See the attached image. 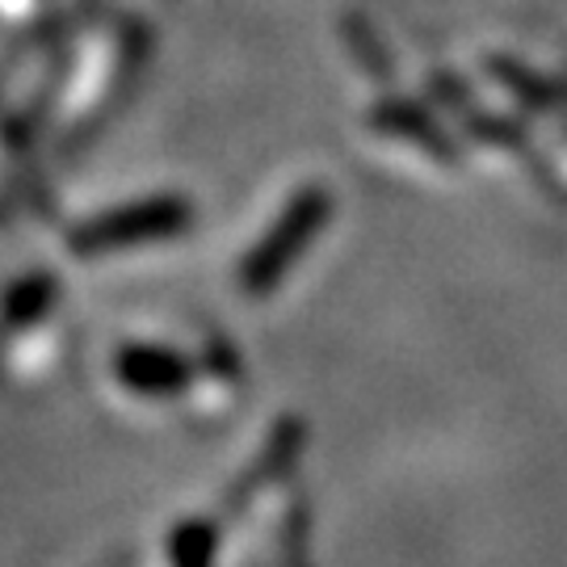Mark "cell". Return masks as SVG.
I'll use <instances>...</instances> for the list:
<instances>
[{"instance_id": "cell-1", "label": "cell", "mask_w": 567, "mask_h": 567, "mask_svg": "<svg viewBox=\"0 0 567 567\" xmlns=\"http://www.w3.org/2000/svg\"><path fill=\"white\" fill-rule=\"evenodd\" d=\"M328 215H332V198H328L324 185H307V189H299L295 203L282 210V219L269 227L261 240H257V248L244 257L240 290L257 295V299L269 295V290L290 274V265L299 261V252H303L307 244L324 231Z\"/></svg>"}, {"instance_id": "cell-2", "label": "cell", "mask_w": 567, "mask_h": 567, "mask_svg": "<svg viewBox=\"0 0 567 567\" xmlns=\"http://www.w3.org/2000/svg\"><path fill=\"white\" fill-rule=\"evenodd\" d=\"M189 219H194V206L185 198H147V203H131L93 219L76 231L72 244L81 252H105V248H126V244L168 240V236H182Z\"/></svg>"}, {"instance_id": "cell-3", "label": "cell", "mask_w": 567, "mask_h": 567, "mask_svg": "<svg viewBox=\"0 0 567 567\" xmlns=\"http://www.w3.org/2000/svg\"><path fill=\"white\" fill-rule=\"evenodd\" d=\"M118 379L140 395L164 400V395H177L189 383V362L173 349H156V344H131L122 349L118 358Z\"/></svg>"}, {"instance_id": "cell-4", "label": "cell", "mask_w": 567, "mask_h": 567, "mask_svg": "<svg viewBox=\"0 0 567 567\" xmlns=\"http://www.w3.org/2000/svg\"><path fill=\"white\" fill-rule=\"evenodd\" d=\"M370 122H374V131H386V135H400V140H412L421 143V147H429L433 156H446V161H454V143L433 126V118H429L421 105L412 102H379L374 110H370Z\"/></svg>"}, {"instance_id": "cell-5", "label": "cell", "mask_w": 567, "mask_h": 567, "mask_svg": "<svg viewBox=\"0 0 567 567\" xmlns=\"http://www.w3.org/2000/svg\"><path fill=\"white\" fill-rule=\"evenodd\" d=\"M344 39H349L353 55H358V63H362L370 76H391V60H386L383 39H379V34H374L362 18H349V25H344Z\"/></svg>"}, {"instance_id": "cell-6", "label": "cell", "mask_w": 567, "mask_h": 567, "mask_svg": "<svg viewBox=\"0 0 567 567\" xmlns=\"http://www.w3.org/2000/svg\"><path fill=\"white\" fill-rule=\"evenodd\" d=\"M492 72L501 76V81L522 97V102L529 105H538V110H550V105H559V93L550 89V84H543L534 72H526V68H517V63H508V60H496L492 63Z\"/></svg>"}]
</instances>
